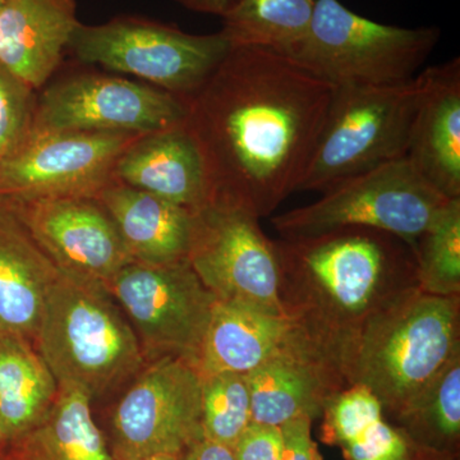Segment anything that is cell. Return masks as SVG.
I'll return each instance as SVG.
<instances>
[{"label": "cell", "mask_w": 460, "mask_h": 460, "mask_svg": "<svg viewBox=\"0 0 460 460\" xmlns=\"http://www.w3.org/2000/svg\"><path fill=\"white\" fill-rule=\"evenodd\" d=\"M458 456H450V454L428 452V450H420L414 447L413 460H458Z\"/></svg>", "instance_id": "836d02e7"}, {"label": "cell", "mask_w": 460, "mask_h": 460, "mask_svg": "<svg viewBox=\"0 0 460 460\" xmlns=\"http://www.w3.org/2000/svg\"><path fill=\"white\" fill-rule=\"evenodd\" d=\"M115 180L192 210L213 199L201 148L184 123L133 142L118 160Z\"/></svg>", "instance_id": "e0dca14e"}, {"label": "cell", "mask_w": 460, "mask_h": 460, "mask_svg": "<svg viewBox=\"0 0 460 460\" xmlns=\"http://www.w3.org/2000/svg\"><path fill=\"white\" fill-rule=\"evenodd\" d=\"M33 345L58 385L83 390L93 401L146 365L135 330L107 288L65 274L48 293Z\"/></svg>", "instance_id": "277c9868"}, {"label": "cell", "mask_w": 460, "mask_h": 460, "mask_svg": "<svg viewBox=\"0 0 460 460\" xmlns=\"http://www.w3.org/2000/svg\"><path fill=\"white\" fill-rule=\"evenodd\" d=\"M247 380L252 422L277 428L299 417L317 419L329 399L348 387L335 359L299 328Z\"/></svg>", "instance_id": "9a60e30c"}, {"label": "cell", "mask_w": 460, "mask_h": 460, "mask_svg": "<svg viewBox=\"0 0 460 460\" xmlns=\"http://www.w3.org/2000/svg\"><path fill=\"white\" fill-rule=\"evenodd\" d=\"M180 460H234L232 447L202 438L181 454Z\"/></svg>", "instance_id": "1f68e13d"}, {"label": "cell", "mask_w": 460, "mask_h": 460, "mask_svg": "<svg viewBox=\"0 0 460 460\" xmlns=\"http://www.w3.org/2000/svg\"><path fill=\"white\" fill-rule=\"evenodd\" d=\"M335 86L289 58L233 47L187 99V128L204 156L213 198L261 219L296 192Z\"/></svg>", "instance_id": "6da1fadb"}, {"label": "cell", "mask_w": 460, "mask_h": 460, "mask_svg": "<svg viewBox=\"0 0 460 460\" xmlns=\"http://www.w3.org/2000/svg\"><path fill=\"white\" fill-rule=\"evenodd\" d=\"M317 0H237L222 17L233 47H255L287 54L313 21Z\"/></svg>", "instance_id": "d4e9b609"}, {"label": "cell", "mask_w": 460, "mask_h": 460, "mask_svg": "<svg viewBox=\"0 0 460 460\" xmlns=\"http://www.w3.org/2000/svg\"><path fill=\"white\" fill-rule=\"evenodd\" d=\"M3 0H0V9H2Z\"/></svg>", "instance_id": "74e56055"}, {"label": "cell", "mask_w": 460, "mask_h": 460, "mask_svg": "<svg viewBox=\"0 0 460 460\" xmlns=\"http://www.w3.org/2000/svg\"><path fill=\"white\" fill-rule=\"evenodd\" d=\"M9 447H11V443H9L8 438H5V435L3 434L2 429H0V460L5 458Z\"/></svg>", "instance_id": "e575fe53"}, {"label": "cell", "mask_w": 460, "mask_h": 460, "mask_svg": "<svg viewBox=\"0 0 460 460\" xmlns=\"http://www.w3.org/2000/svg\"><path fill=\"white\" fill-rule=\"evenodd\" d=\"M438 27L384 25L339 0H317L313 21L287 54L332 86H392L410 83L440 40Z\"/></svg>", "instance_id": "5b68a950"}, {"label": "cell", "mask_w": 460, "mask_h": 460, "mask_svg": "<svg viewBox=\"0 0 460 460\" xmlns=\"http://www.w3.org/2000/svg\"><path fill=\"white\" fill-rule=\"evenodd\" d=\"M187 100L159 87L104 75L66 78L36 102V132L127 133L145 136L186 122Z\"/></svg>", "instance_id": "7c38bea8"}, {"label": "cell", "mask_w": 460, "mask_h": 460, "mask_svg": "<svg viewBox=\"0 0 460 460\" xmlns=\"http://www.w3.org/2000/svg\"><path fill=\"white\" fill-rule=\"evenodd\" d=\"M420 98L407 159L436 190L460 199V60L420 72Z\"/></svg>", "instance_id": "2e32d148"}, {"label": "cell", "mask_w": 460, "mask_h": 460, "mask_svg": "<svg viewBox=\"0 0 460 460\" xmlns=\"http://www.w3.org/2000/svg\"><path fill=\"white\" fill-rule=\"evenodd\" d=\"M141 136L30 131L0 162V198H93L115 181V166Z\"/></svg>", "instance_id": "4fadbf2b"}, {"label": "cell", "mask_w": 460, "mask_h": 460, "mask_svg": "<svg viewBox=\"0 0 460 460\" xmlns=\"http://www.w3.org/2000/svg\"><path fill=\"white\" fill-rule=\"evenodd\" d=\"M393 420L416 449L459 456L460 350Z\"/></svg>", "instance_id": "cb8c5ba5"}, {"label": "cell", "mask_w": 460, "mask_h": 460, "mask_svg": "<svg viewBox=\"0 0 460 460\" xmlns=\"http://www.w3.org/2000/svg\"><path fill=\"white\" fill-rule=\"evenodd\" d=\"M78 25L75 0H3L0 66L33 91L41 89Z\"/></svg>", "instance_id": "ac0fdd59"}, {"label": "cell", "mask_w": 460, "mask_h": 460, "mask_svg": "<svg viewBox=\"0 0 460 460\" xmlns=\"http://www.w3.org/2000/svg\"><path fill=\"white\" fill-rule=\"evenodd\" d=\"M3 460H16V459L12 458V456H9V454L7 453V456H5V458Z\"/></svg>", "instance_id": "8d00e7d4"}, {"label": "cell", "mask_w": 460, "mask_h": 460, "mask_svg": "<svg viewBox=\"0 0 460 460\" xmlns=\"http://www.w3.org/2000/svg\"><path fill=\"white\" fill-rule=\"evenodd\" d=\"M181 456H166V454H159V456H150L146 458H141L137 460H180Z\"/></svg>", "instance_id": "d590c367"}, {"label": "cell", "mask_w": 460, "mask_h": 460, "mask_svg": "<svg viewBox=\"0 0 460 460\" xmlns=\"http://www.w3.org/2000/svg\"><path fill=\"white\" fill-rule=\"evenodd\" d=\"M313 420L299 417L280 426L283 453L280 460H323L311 436Z\"/></svg>", "instance_id": "4dcf8cb0"}, {"label": "cell", "mask_w": 460, "mask_h": 460, "mask_svg": "<svg viewBox=\"0 0 460 460\" xmlns=\"http://www.w3.org/2000/svg\"><path fill=\"white\" fill-rule=\"evenodd\" d=\"M35 105L31 87L0 66V162L29 135Z\"/></svg>", "instance_id": "83f0119b"}, {"label": "cell", "mask_w": 460, "mask_h": 460, "mask_svg": "<svg viewBox=\"0 0 460 460\" xmlns=\"http://www.w3.org/2000/svg\"><path fill=\"white\" fill-rule=\"evenodd\" d=\"M420 74L392 86H338L298 190L325 192L407 157L420 98Z\"/></svg>", "instance_id": "8992f818"}, {"label": "cell", "mask_w": 460, "mask_h": 460, "mask_svg": "<svg viewBox=\"0 0 460 460\" xmlns=\"http://www.w3.org/2000/svg\"><path fill=\"white\" fill-rule=\"evenodd\" d=\"M259 222L232 202L211 199L195 210L187 261L217 301L287 316L275 241L266 237Z\"/></svg>", "instance_id": "30bf717a"}, {"label": "cell", "mask_w": 460, "mask_h": 460, "mask_svg": "<svg viewBox=\"0 0 460 460\" xmlns=\"http://www.w3.org/2000/svg\"><path fill=\"white\" fill-rule=\"evenodd\" d=\"M60 275L25 224L0 199V334L33 343L45 299Z\"/></svg>", "instance_id": "d6986e66"}, {"label": "cell", "mask_w": 460, "mask_h": 460, "mask_svg": "<svg viewBox=\"0 0 460 460\" xmlns=\"http://www.w3.org/2000/svg\"><path fill=\"white\" fill-rule=\"evenodd\" d=\"M201 385L189 359L168 356L147 362L102 429L114 460L181 456L204 438Z\"/></svg>", "instance_id": "9c48e42d"}, {"label": "cell", "mask_w": 460, "mask_h": 460, "mask_svg": "<svg viewBox=\"0 0 460 460\" xmlns=\"http://www.w3.org/2000/svg\"><path fill=\"white\" fill-rule=\"evenodd\" d=\"M105 288L128 317L146 363L171 356L196 366L217 298L189 261L131 262Z\"/></svg>", "instance_id": "8fae6325"}, {"label": "cell", "mask_w": 460, "mask_h": 460, "mask_svg": "<svg viewBox=\"0 0 460 460\" xmlns=\"http://www.w3.org/2000/svg\"><path fill=\"white\" fill-rule=\"evenodd\" d=\"M232 449L234 460H280L283 453L281 429L251 422Z\"/></svg>", "instance_id": "f546056e"}, {"label": "cell", "mask_w": 460, "mask_h": 460, "mask_svg": "<svg viewBox=\"0 0 460 460\" xmlns=\"http://www.w3.org/2000/svg\"><path fill=\"white\" fill-rule=\"evenodd\" d=\"M275 247L284 313L335 362L372 314L417 287L413 248L381 230L349 226Z\"/></svg>", "instance_id": "7a4b0ae2"}, {"label": "cell", "mask_w": 460, "mask_h": 460, "mask_svg": "<svg viewBox=\"0 0 460 460\" xmlns=\"http://www.w3.org/2000/svg\"><path fill=\"white\" fill-rule=\"evenodd\" d=\"M93 398L83 390L59 386L40 422L9 447L16 460H114L93 413Z\"/></svg>", "instance_id": "7402d4cb"}, {"label": "cell", "mask_w": 460, "mask_h": 460, "mask_svg": "<svg viewBox=\"0 0 460 460\" xmlns=\"http://www.w3.org/2000/svg\"><path fill=\"white\" fill-rule=\"evenodd\" d=\"M202 378V434L233 447L252 422L247 375L220 372Z\"/></svg>", "instance_id": "4316f807"}, {"label": "cell", "mask_w": 460, "mask_h": 460, "mask_svg": "<svg viewBox=\"0 0 460 460\" xmlns=\"http://www.w3.org/2000/svg\"><path fill=\"white\" fill-rule=\"evenodd\" d=\"M223 31L192 35L138 17L75 27L68 49L86 65L150 81L183 99L198 93L232 50Z\"/></svg>", "instance_id": "ba28073f"}, {"label": "cell", "mask_w": 460, "mask_h": 460, "mask_svg": "<svg viewBox=\"0 0 460 460\" xmlns=\"http://www.w3.org/2000/svg\"><path fill=\"white\" fill-rule=\"evenodd\" d=\"M288 316L237 304L215 302L196 368L201 377L220 372L250 374L279 352L296 332Z\"/></svg>", "instance_id": "44dd1931"}, {"label": "cell", "mask_w": 460, "mask_h": 460, "mask_svg": "<svg viewBox=\"0 0 460 460\" xmlns=\"http://www.w3.org/2000/svg\"><path fill=\"white\" fill-rule=\"evenodd\" d=\"M417 287L438 296H460V199H449L413 247Z\"/></svg>", "instance_id": "484cf974"}, {"label": "cell", "mask_w": 460, "mask_h": 460, "mask_svg": "<svg viewBox=\"0 0 460 460\" xmlns=\"http://www.w3.org/2000/svg\"><path fill=\"white\" fill-rule=\"evenodd\" d=\"M459 350L460 296L411 287L363 323L337 363L348 386L367 389L394 419Z\"/></svg>", "instance_id": "3957f363"}, {"label": "cell", "mask_w": 460, "mask_h": 460, "mask_svg": "<svg viewBox=\"0 0 460 460\" xmlns=\"http://www.w3.org/2000/svg\"><path fill=\"white\" fill-rule=\"evenodd\" d=\"M58 270L107 287L135 262L119 230L93 198L5 199Z\"/></svg>", "instance_id": "5bb4252c"}, {"label": "cell", "mask_w": 460, "mask_h": 460, "mask_svg": "<svg viewBox=\"0 0 460 460\" xmlns=\"http://www.w3.org/2000/svg\"><path fill=\"white\" fill-rule=\"evenodd\" d=\"M58 390L56 377L31 341L0 334V429L9 443L40 422Z\"/></svg>", "instance_id": "603a6c76"}, {"label": "cell", "mask_w": 460, "mask_h": 460, "mask_svg": "<svg viewBox=\"0 0 460 460\" xmlns=\"http://www.w3.org/2000/svg\"><path fill=\"white\" fill-rule=\"evenodd\" d=\"M111 215L133 261H187L195 210L115 180L95 198Z\"/></svg>", "instance_id": "ffe728a7"}, {"label": "cell", "mask_w": 460, "mask_h": 460, "mask_svg": "<svg viewBox=\"0 0 460 460\" xmlns=\"http://www.w3.org/2000/svg\"><path fill=\"white\" fill-rule=\"evenodd\" d=\"M345 460H413L414 447L385 417L359 426L341 447Z\"/></svg>", "instance_id": "f1b7e54d"}, {"label": "cell", "mask_w": 460, "mask_h": 460, "mask_svg": "<svg viewBox=\"0 0 460 460\" xmlns=\"http://www.w3.org/2000/svg\"><path fill=\"white\" fill-rule=\"evenodd\" d=\"M447 201L402 157L341 181L314 204L277 215L271 223L281 239L359 226L389 233L413 248Z\"/></svg>", "instance_id": "52a82bcc"}, {"label": "cell", "mask_w": 460, "mask_h": 460, "mask_svg": "<svg viewBox=\"0 0 460 460\" xmlns=\"http://www.w3.org/2000/svg\"><path fill=\"white\" fill-rule=\"evenodd\" d=\"M177 2L192 11L223 17L237 3V0H177Z\"/></svg>", "instance_id": "d6a6232c"}]
</instances>
